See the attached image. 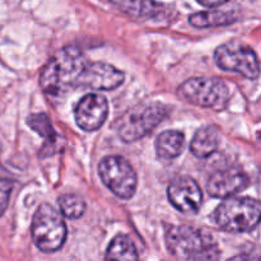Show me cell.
Listing matches in <instances>:
<instances>
[{"label":"cell","mask_w":261,"mask_h":261,"mask_svg":"<svg viewBox=\"0 0 261 261\" xmlns=\"http://www.w3.org/2000/svg\"><path fill=\"white\" fill-rule=\"evenodd\" d=\"M91 61L76 46L59 50L42 69L40 86L46 94L60 97L76 87H84Z\"/></svg>","instance_id":"1"},{"label":"cell","mask_w":261,"mask_h":261,"mask_svg":"<svg viewBox=\"0 0 261 261\" xmlns=\"http://www.w3.org/2000/svg\"><path fill=\"white\" fill-rule=\"evenodd\" d=\"M165 237L168 251L182 261H219L221 257L212 234L194 226H168Z\"/></svg>","instance_id":"2"},{"label":"cell","mask_w":261,"mask_h":261,"mask_svg":"<svg viewBox=\"0 0 261 261\" xmlns=\"http://www.w3.org/2000/svg\"><path fill=\"white\" fill-rule=\"evenodd\" d=\"M170 109L162 103H140L116 120V132L125 143H133L149 134L167 117Z\"/></svg>","instance_id":"3"},{"label":"cell","mask_w":261,"mask_h":261,"mask_svg":"<svg viewBox=\"0 0 261 261\" xmlns=\"http://www.w3.org/2000/svg\"><path fill=\"white\" fill-rule=\"evenodd\" d=\"M261 206L256 199L231 198L216 209L214 218L223 231L229 233H245L257 227Z\"/></svg>","instance_id":"4"},{"label":"cell","mask_w":261,"mask_h":261,"mask_svg":"<svg viewBox=\"0 0 261 261\" xmlns=\"http://www.w3.org/2000/svg\"><path fill=\"white\" fill-rule=\"evenodd\" d=\"M68 229L60 212L53 205L41 204L32 221V239L42 252H55L65 244Z\"/></svg>","instance_id":"5"},{"label":"cell","mask_w":261,"mask_h":261,"mask_svg":"<svg viewBox=\"0 0 261 261\" xmlns=\"http://www.w3.org/2000/svg\"><path fill=\"white\" fill-rule=\"evenodd\" d=\"M177 94L184 101L204 109L222 110L229 98V89L218 78H191L184 82L177 89Z\"/></svg>","instance_id":"6"},{"label":"cell","mask_w":261,"mask_h":261,"mask_svg":"<svg viewBox=\"0 0 261 261\" xmlns=\"http://www.w3.org/2000/svg\"><path fill=\"white\" fill-rule=\"evenodd\" d=\"M98 173L102 182L117 198H133L137 190L138 177L133 166L121 155H107L99 162Z\"/></svg>","instance_id":"7"},{"label":"cell","mask_w":261,"mask_h":261,"mask_svg":"<svg viewBox=\"0 0 261 261\" xmlns=\"http://www.w3.org/2000/svg\"><path fill=\"white\" fill-rule=\"evenodd\" d=\"M214 60L221 69L233 71L247 79H256L260 66L255 51L240 42H227L221 45L214 53Z\"/></svg>","instance_id":"8"},{"label":"cell","mask_w":261,"mask_h":261,"mask_svg":"<svg viewBox=\"0 0 261 261\" xmlns=\"http://www.w3.org/2000/svg\"><path fill=\"white\" fill-rule=\"evenodd\" d=\"M167 198L181 213L196 214L201 206L203 193L194 178L184 176L170 184L167 189Z\"/></svg>","instance_id":"9"},{"label":"cell","mask_w":261,"mask_h":261,"mask_svg":"<svg viewBox=\"0 0 261 261\" xmlns=\"http://www.w3.org/2000/svg\"><path fill=\"white\" fill-rule=\"evenodd\" d=\"M109 116V102L98 93L86 94L75 109L76 125L84 132L99 129Z\"/></svg>","instance_id":"10"},{"label":"cell","mask_w":261,"mask_h":261,"mask_svg":"<svg viewBox=\"0 0 261 261\" xmlns=\"http://www.w3.org/2000/svg\"><path fill=\"white\" fill-rule=\"evenodd\" d=\"M249 176L237 167L224 168L213 173L206 182L208 194L213 198H229L249 186Z\"/></svg>","instance_id":"11"},{"label":"cell","mask_w":261,"mask_h":261,"mask_svg":"<svg viewBox=\"0 0 261 261\" xmlns=\"http://www.w3.org/2000/svg\"><path fill=\"white\" fill-rule=\"evenodd\" d=\"M121 70L106 63H89L84 87L96 91H112L124 83Z\"/></svg>","instance_id":"12"},{"label":"cell","mask_w":261,"mask_h":261,"mask_svg":"<svg viewBox=\"0 0 261 261\" xmlns=\"http://www.w3.org/2000/svg\"><path fill=\"white\" fill-rule=\"evenodd\" d=\"M221 135L216 126H203L195 133L190 143V152L198 158H206L219 147Z\"/></svg>","instance_id":"13"},{"label":"cell","mask_w":261,"mask_h":261,"mask_svg":"<svg viewBox=\"0 0 261 261\" xmlns=\"http://www.w3.org/2000/svg\"><path fill=\"white\" fill-rule=\"evenodd\" d=\"M185 137L178 130H166L161 133L154 143L155 153L162 160H173L182 153Z\"/></svg>","instance_id":"14"},{"label":"cell","mask_w":261,"mask_h":261,"mask_svg":"<svg viewBox=\"0 0 261 261\" xmlns=\"http://www.w3.org/2000/svg\"><path fill=\"white\" fill-rule=\"evenodd\" d=\"M105 261H139V255L129 236L117 234L107 247Z\"/></svg>","instance_id":"15"},{"label":"cell","mask_w":261,"mask_h":261,"mask_svg":"<svg viewBox=\"0 0 261 261\" xmlns=\"http://www.w3.org/2000/svg\"><path fill=\"white\" fill-rule=\"evenodd\" d=\"M121 12L132 17H153L160 12L161 5L154 0H110Z\"/></svg>","instance_id":"16"},{"label":"cell","mask_w":261,"mask_h":261,"mask_svg":"<svg viewBox=\"0 0 261 261\" xmlns=\"http://www.w3.org/2000/svg\"><path fill=\"white\" fill-rule=\"evenodd\" d=\"M236 20V17L231 12H221V10H209L200 12L189 17V22L193 27L209 28L219 27V25H228Z\"/></svg>","instance_id":"17"},{"label":"cell","mask_w":261,"mask_h":261,"mask_svg":"<svg viewBox=\"0 0 261 261\" xmlns=\"http://www.w3.org/2000/svg\"><path fill=\"white\" fill-rule=\"evenodd\" d=\"M60 213L69 219H78L84 214L87 204L81 195L76 194H64L59 198Z\"/></svg>","instance_id":"18"},{"label":"cell","mask_w":261,"mask_h":261,"mask_svg":"<svg viewBox=\"0 0 261 261\" xmlns=\"http://www.w3.org/2000/svg\"><path fill=\"white\" fill-rule=\"evenodd\" d=\"M27 124L30 125L31 129L35 130L38 135H41L46 140V143L54 144L58 140V134L54 130L50 119L45 114L31 115L27 119Z\"/></svg>","instance_id":"19"},{"label":"cell","mask_w":261,"mask_h":261,"mask_svg":"<svg viewBox=\"0 0 261 261\" xmlns=\"http://www.w3.org/2000/svg\"><path fill=\"white\" fill-rule=\"evenodd\" d=\"M13 191V182L7 178H0V217L7 211L10 194Z\"/></svg>","instance_id":"20"},{"label":"cell","mask_w":261,"mask_h":261,"mask_svg":"<svg viewBox=\"0 0 261 261\" xmlns=\"http://www.w3.org/2000/svg\"><path fill=\"white\" fill-rule=\"evenodd\" d=\"M196 2H198L199 4L204 5V7L216 8V7H219V5L224 4V3H227L228 0H196Z\"/></svg>","instance_id":"21"},{"label":"cell","mask_w":261,"mask_h":261,"mask_svg":"<svg viewBox=\"0 0 261 261\" xmlns=\"http://www.w3.org/2000/svg\"><path fill=\"white\" fill-rule=\"evenodd\" d=\"M227 261H260V260H259V256H254V255H250V254H241V255H237V256H233L232 259Z\"/></svg>","instance_id":"22"}]
</instances>
